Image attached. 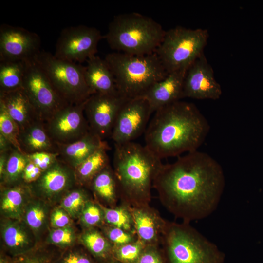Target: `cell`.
<instances>
[{"instance_id": "cell-1", "label": "cell", "mask_w": 263, "mask_h": 263, "mask_svg": "<svg viewBox=\"0 0 263 263\" xmlns=\"http://www.w3.org/2000/svg\"><path fill=\"white\" fill-rule=\"evenodd\" d=\"M222 167L197 150L163 164L153 188L163 207L176 218L190 223L206 218L217 209L225 187Z\"/></svg>"}, {"instance_id": "cell-2", "label": "cell", "mask_w": 263, "mask_h": 263, "mask_svg": "<svg viewBox=\"0 0 263 263\" xmlns=\"http://www.w3.org/2000/svg\"><path fill=\"white\" fill-rule=\"evenodd\" d=\"M208 121L193 103L178 101L154 113L145 145L162 159L197 150L209 132Z\"/></svg>"}, {"instance_id": "cell-3", "label": "cell", "mask_w": 263, "mask_h": 263, "mask_svg": "<svg viewBox=\"0 0 263 263\" xmlns=\"http://www.w3.org/2000/svg\"><path fill=\"white\" fill-rule=\"evenodd\" d=\"M162 165L145 145L134 141L114 144L113 168L120 203L131 207L150 205L153 182Z\"/></svg>"}, {"instance_id": "cell-4", "label": "cell", "mask_w": 263, "mask_h": 263, "mask_svg": "<svg viewBox=\"0 0 263 263\" xmlns=\"http://www.w3.org/2000/svg\"><path fill=\"white\" fill-rule=\"evenodd\" d=\"M166 263H225V253L190 223L167 221L160 240Z\"/></svg>"}, {"instance_id": "cell-5", "label": "cell", "mask_w": 263, "mask_h": 263, "mask_svg": "<svg viewBox=\"0 0 263 263\" xmlns=\"http://www.w3.org/2000/svg\"><path fill=\"white\" fill-rule=\"evenodd\" d=\"M162 25L152 18L132 12L115 16L105 38L117 52L144 56L155 52L164 36Z\"/></svg>"}, {"instance_id": "cell-6", "label": "cell", "mask_w": 263, "mask_h": 263, "mask_svg": "<svg viewBox=\"0 0 263 263\" xmlns=\"http://www.w3.org/2000/svg\"><path fill=\"white\" fill-rule=\"evenodd\" d=\"M116 82L119 94L128 99L141 96L168 74L155 53L135 56L121 52L105 58Z\"/></svg>"}, {"instance_id": "cell-7", "label": "cell", "mask_w": 263, "mask_h": 263, "mask_svg": "<svg viewBox=\"0 0 263 263\" xmlns=\"http://www.w3.org/2000/svg\"><path fill=\"white\" fill-rule=\"evenodd\" d=\"M208 37L206 29L177 26L166 31L155 53L168 73L188 69L204 53Z\"/></svg>"}, {"instance_id": "cell-8", "label": "cell", "mask_w": 263, "mask_h": 263, "mask_svg": "<svg viewBox=\"0 0 263 263\" xmlns=\"http://www.w3.org/2000/svg\"><path fill=\"white\" fill-rule=\"evenodd\" d=\"M33 58L68 104L83 103L91 95L85 79L84 66L58 59L45 51H40Z\"/></svg>"}, {"instance_id": "cell-9", "label": "cell", "mask_w": 263, "mask_h": 263, "mask_svg": "<svg viewBox=\"0 0 263 263\" xmlns=\"http://www.w3.org/2000/svg\"><path fill=\"white\" fill-rule=\"evenodd\" d=\"M22 88L44 122L69 105L33 58L25 60Z\"/></svg>"}, {"instance_id": "cell-10", "label": "cell", "mask_w": 263, "mask_h": 263, "mask_svg": "<svg viewBox=\"0 0 263 263\" xmlns=\"http://www.w3.org/2000/svg\"><path fill=\"white\" fill-rule=\"evenodd\" d=\"M102 38L100 31L83 25L62 30L56 45L54 56L63 60L79 63L95 56Z\"/></svg>"}, {"instance_id": "cell-11", "label": "cell", "mask_w": 263, "mask_h": 263, "mask_svg": "<svg viewBox=\"0 0 263 263\" xmlns=\"http://www.w3.org/2000/svg\"><path fill=\"white\" fill-rule=\"evenodd\" d=\"M85 101L78 104H69L44 122L46 131L55 143L71 144L90 132L84 112Z\"/></svg>"}, {"instance_id": "cell-12", "label": "cell", "mask_w": 263, "mask_h": 263, "mask_svg": "<svg viewBox=\"0 0 263 263\" xmlns=\"http://www.w3.org/2000/svg\"><path fill=\"white\" fill-rule=\"evenodd\" d=\"M152 112L142 97L128 99L117 115L111 138L114 144L132 142L145 133Z\"/></svg>"}, {"instance_id": "cell-13", "label": "cell", "mask_w": 263, "mask_h": 263, "mask_svg": "<svg viewBox=\"0 0 263 263\" xmlns=\"http://www.w3.org/2000/svg\"><path fill=\"white\" fill-rule=\"evenodd\" d=\"M128 99L119 94L90 95L84 110L90 131L103 140L111 138L118 113Z\"/></svg>"}, {"instance_id": "cell-14", "label": "cell", "mask_w": 263, "mask_h": 263, "mask_svg": "<svg viewBox=\"0 0 263 263\" xmlns=\"http://www.w3.org/2000/svg\"><path fill=\"white\" fill-rule=\"evenodd\" d=\"M38 34L22 27L2 24L0 27V61L26 60L40 50Z\"/></svg>"}, {"instance_id": "cell-15", "label": "cell", "mask_w": 263, "mask_h": 263, "mask_svg": "<svg viewBox=\"0 0 263 263\" xmlns=\"http://www.w3.org/2000/svg\"><path fill=\"white\" fill-rule=\"evenodd\" d=\"M222 94L213 70L203 53L188 69L183 88V98L217 100Z\"/></svg>"}, {"instance_id": "cell-16", "label": "cell", "mask_w": 263, "mask_h": 263, "mask_svg": "<svg viewBox=\"0 0 263 263\" xmlns=\"http://www.w3.org/2000/svg\"><path fill=\"white\" fill-rule=\"evenodd\" d=\"M31 191L48 198L66 194L78 185L75 171L58 159L43 171L35 182L28 185Z\"/></svg>"}, {"instance_id": "cell-17", "label": "cell", "mask_w": 263, "mask_h": 263, "mask_svg": "<svg viewBox=\"0 0 263 263\" xmlns=\"http://www.w3.org/2000/svg\"><path fill=\"white\" fill-rule=\"evenodd\" d=\"M187 70L168 73L165 78L154 83L140 96L148 102L152 113L183 98V83Z\"/></svg>"}, {"instance_id": "cell-18", "label": "cell", "mask_w": 263, "mask_h": 263, "mask_svg": "<svg viewBox=\"0 0 263 263\" xmlns=\"http://www.w3.org/2000/svg\"><path fill=\"white\" fill-rule=\"evenodd\" d=\"M136 234L146 245L160 244L167 221L150 205L131 207Z\"/></svg>"}, {"instance_id": "cell-19", "label": "cell", "mask_w": 263, "mask_h": 263, "mask_svg": "<svg viewBox=\"0 0 263 263\" xmlns=\"http://www.w3.org/2000/svg\"><path fill=\"white\" fill-rule=\"evenodd\" d=\"M56 145L58 159L74 169L97 150L110 148L106 140L91 131L72 143Z\"/></svg>"}, {"instance_id": "cell-20", "label": "cell", "mask_w": 263, "mask_h": 263, "mask_svg": "<svg viewBox=\"0 0 263 263\" xmlns=\"http://www.w3.org/2000/svg\"><path fill=\"white\" fill-rule=\"evenodd\" d=\"M86 62L84 76L91 95L119 94L114 75L105 59L95 55Z\"/></svg>"}, {"instance_id": "cell-21", "label": "cell", "mask_w": 263, "mask_h": 263, "mask_svg": "<svg viewBox=\"0 0 263 263\" xmlns=\"http://www.w3.org/2000/svg\"><path fill=\"white\" fill-rule=\"evenodd\" d=\"M0 102L18 125L20 130L37 120H42L23 88L0 93Z\"/></svg>"}, {"instance_id": "cell-22", "label": "cell", "mask_w": 263, "mask_h": 263, "mask_svg": "<svg viewBox=\"0 0 263 263\" xmlns=\"http://www.w3.org/2000/svg\"><path fill=\"white\" fill-rule=\"evenodd\" d=\"M18 142L20 150L27 155L42 151L57 153V145L49 137L41 120L20 130Z\"/></svg>"}, {"instance_id": "cell-23", "label": "cell", "mask_w": 263, "mask_h": 263, "mask_svg": "<svg viewBox=\"0 0 263 263\" xmlns=\"http://www.w3.org/2000/svg\"><path fill=\"white\" fill-rule=\"evenodd\" d=\"M96 196L106 204L107 207L116 206L119 201L117 180L113 167L109 165L92 180L88 187Z\"/></svg>"}, {"instance_id": "cell-24", "label": "cell", "mask_w": 263, "mask_h": 263, "mask_svg": "<svg viewBox=\"0 0 263 263\" xmlns=\"http://www.w3.org/2000/svg\"><path fill=\"white\" fill-rule=\"evenodd\" d=\"M28 185L22 183L11 187H3L1 192L0 209L7 218L19 220L23 217L24 201L31 192Z\"/></svg>"}, {"instance_id": "cell-25", "label": "cell", "mask_w": 263, "mask_h": 263, "mask_svg": "<svg viewBox=\"0 0 263 263\" xmlns=\"http://www.w3.org/2000/svg\"><path fill=\"white\" fill-rule=\"evenodd\" d=\"M19 220L10 219L2 226V238L5 245L15 251H22L33 244V237L30 230Z\"/></svg>"}, {"instance_id": "cell-26", "label": "cell", "mask_w": 263, "mask_h": 263, "mask_svg": "<svg viewBox=\"0 0 263 263\" xmlns=\"http://www.w3.org/2000/svg\"><path fill=\"white\" fill-rule=\"evenodd\" d=\"M108 150L106 148L97 150L75 169L78 185L88 188L93 178L110 165Z\"/></svg>"}, {"instance_id": "cell-27", "label": "cell", "mask_w": 263, "mask_h": 263, "mask_svg": "<svg viewBox=\"0 0 263 263\" xmlns=\"http://www.w3.org/2000/svg\"><path fill=\"white\" fill-rule=\"evenodd\" d=\"M0 62V93H7L22 88L25 60Z\"/></svg>"}, {"instance_id": "cell-28", "label": "cell", "mask_w": 263, "mask_h": 263, "mask_svg": "<svg viewBox=\"0 0 263 263\" xmlns=\"http://www.w3.org/2000/svg\"><path fill=\"white\" fill-rule=\"evenodd\" d=\"M29 161L27 154L14 147L10 152L4 175L0 180L3 187H11L23 183L22 176Z\"/></svg>"}, {"instance_id": "cell-29", "label": "cell", "mask_w": 263, "mask_h": 263, "mask_svg": "<svg viewBox=\"0 0 263 263\" xmlns=\"http://www.w3.org/2000/svg\"><path fill=\"white\" fill-rule=\"evenodd\" d=\"M97 202L103 210L105 224L136 233L131 207L120 203L110 207Z\"/></svg>"}, {"instance_id": "cell-30", "label": "cell", "mask_w": 263, "mask_h": 263, "mask_svg": "<svg viewBox=\"0 0 263 263\" xmlns=\"http://www.w3.org/2000/svg\"><path fill=\"white\" fill-rule=\"evenodd\" d=\"M81 241L94 256L103 259L112 257L113 245L96 228L86 229L81 235Z\"/></svg>"}, {"instance_id": "cell-31", "label": "cell", "mask_w": 263, "mask_h": 263, "mask_svg": "<svg viewBox=\"0 0 263 263\" xmlns=\"http://www.w3.org/2000/svg\"><path fill=\"white\" fill-rule=\"evenodd\" d=\"M78 186L67 192L62 200V208L72 217H80L85 204L91 200L86 189Z\"/></svg>"}, {"instance_id": "cell-32", "label": "cell", "mask_w": 263, "mask_h": 263, "mask_svg": "<svg viewBox=\"0 0 263 263\" xmlns=\"http://www.w3.org/2000/svg\"><path fill=\"white\" fill-rule=\"evenodd\" d=\"M38 201L27 205L23 216L26 224L34 231L40 230L47 219V209L43 203Z\"/></svg>"}, {"instance_id": "cell-33", "label": "cell", "mask_w": 263, "mask_h": 263, "mask_svg": "<svg viewBox=\"0 0 263 263\" xmlns=\"http://www.w3.org/2000/svg\"><path fill=\"white\" fill-rule=\"evenodd\" d=\"M146 245L138 238L136 241L119 246H113L112 257L121 263H135Z\"/></svg>"}, {"instance_id": "cell-34", "label": "cell", "mask_w": 263, "mask_h": 263, "mask_svg": "<svg viewBox=\"0 0 263 263\" xmlns=\"http://www.w3.org/2000/svg\"><path fill=\"white\" fill-rule=\"evenodd\" d=\"M81 223L86 229L101 227L104 224L103 212L97 202L89 200L80 215Z\"/></svg>"}, {"instance_id": "cell-35", "label": "cell", "mask_w": 263, "mask_h": 263, "mask_svg": "<svg viewBox=\"0 0 263 263\" xmlns=\"http://www.w3.org/2000/svg\"><path fill=\"white\" fill-rule=\"evenodd\" d=\"M20 129L17 123L0 102V134L5 137L15 148L20 150L18 138Z\"/></svg>"}, {"instance_id": "cell-36", "label": "cell", "mask_w": 263, "mask_h": 263, "mask_svg": "<svg viewBox=\"0 0 263 263\" xmlns=\"http://www.w3.org/2000/svg\"><path fill=\"white\" fill-rule=\"evenodd\" d=\"M102 232L113 246H119L138 239L135 233L104 224L100 227Z\"/></svg>"}, {"instance_id": "cell-37", "label": "cell", "mask_w": 263, "mask_h": 263, "mask_svg": "<svg viewBox=\"0 0 263 263\" xmlns=\"http://www.w3.org/2000/svg\"><path fill=\"white\" fill-rule=\"evenodd\" d=\"M75 239V232L70 226L55 228L51 232L49 236V240L52 243L61 246L72 244Z\"/></svg>"}, {"instance_id": "cell-38", "label": "cell", "mask_w": 263, "mask_h": 263, "mask_svg": "<svg viewBox=\"0 0 263 263\" xmlns=\"http://www.w3.org/2000/svg\"><path fill=\"white\" fill-rule=\"evenodd\" d=\"M135 263H166L158 245H146Z\"/></svg>"}, {"instance_id": "cell-39", "label": "cell", "mask_w": 263, "mask_h": 263, "mask_svg": "<svg viewBox=\"0 0 263 263\" xmlns=\"http://www.w3.org/2000/svg\"><path fill=\"white\" fill-rule=\"evenodd\" d=\"M30 161L40 169L46 170L58 160V153L50 152H38L27 155Z\"/></svg>"}, {"instance_id": "cell-40", "label": "cell", "mask_w": 263, "mask_h": 263, "mask_svg": "<svg viewBox=\"0 0 263 263\" xmlns=\"http://www.w3.org/2000/svg\"><path fill=\"white\" fill-rule=\"evenodd\" d=\"M50 223L55 228H63L69 226L70 219L69 215L62 208H56L52 212Z\"/></svg>"}, {"instance_id": "cell-41", "label": "cell", "mask_w": 263, "mask_h": 263, "mask_svg": "<svg viewBox=\"0 0 263 263\" xmlns=\"http://www.w3.org/2000/svg\"><path fill=\"white\" fill-rule=\"evenodd\" d=\"M42 172L40 169L29 159L22 176L23 183L30 185L36 182L39 178Z\"/></svg>"}, {"instance_id": "cell-42", "label": "cell", "mask_w": 263, "mask_h": 263, "mask_svg": "<svg viewBox=\"0 0 263 263\" xmlns=\"http://www.w3.org/2000/svg\"><path fill=\"white\" fill-rule=\"evenodd\" d=\"M64 263H93V262L84 255L70 254L64 259Z\"/></svg>"}, {"instance_id": "cell-43", "label": "cell", "mask_w": 263, "mask_h": 263, "mask_svg": "<svg viewBox=\"0 0 263 263\" xmlns=\"http://www.w3.org/2000/svg\"><path fill=\"white\" fill-rule=\"evenodd\" d=\"M15 147L5 137L0 134V152L7 151Z\"/></svg>"}, {"instance_id": "cell-44", "label": "cell", "mask_w": 263, "mask_h": 263, "mask_svg": "<svg viewBox=\"0 0 263 263\" xmlns=\"http://www.w3.org/2000/svg\"><path fill=\"white\" fill-rule=\"evenodd\" d=\"M111 263H121L120 262L117 261V260L114 259L113 258H112V261L111 262Z\"/></svg>"}]
</instances>
